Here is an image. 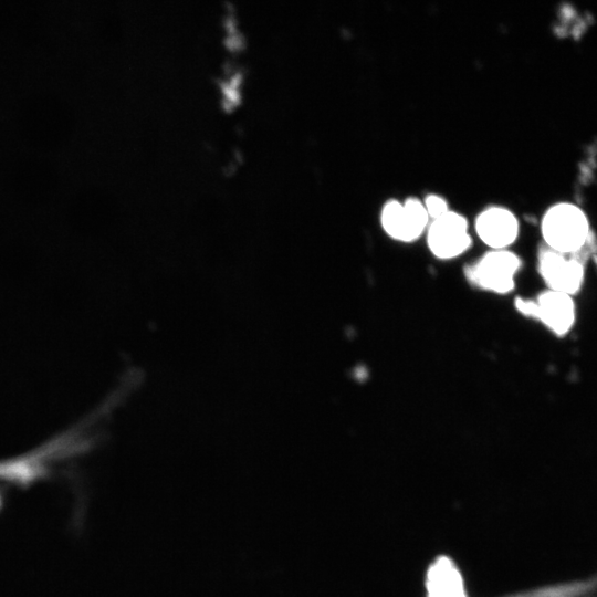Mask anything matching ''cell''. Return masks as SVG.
Listing matches in <instances>:
<instances>
[{"mask_svg":"<svg viewBox=\"0 0 597 597\" xmlns=\"http://www.w3.org/2000/svg\"><path fill=\"white\" fill-rule=\"evenodd\" d=\"M541 233L546 248L564 254L576 255L589 235L588 220L582 209L573 203H557L544 214Z\"/></svg>","mask_w":597,"mask_h":597,"instance_id":"6da1fadb","label":"cell"},{"mask_svg":"<svg viewBox=\"0 0 597 597\" xmlns=\"http://www.w3.org/2000/svg\"><path fill=\"white\" fill-rule=\"evenodd\" d=\"M519 313L543 324L555 336H566L575 326L577 308L574 296L545 289L534 298L516 297Z\"/></svg>","mask_w":597,"mask_h":597,"instance_id":"7a4b0ae2","label":"cell"},{"mask_svg":"<svg viewBox=\"0 0 597 597\" xmlns=\"http://www.w3.org/2000/svg\"><path fill=\"white\" fill-rule=\"evenodd\" d=\"M521 266L520 256L510 249L489 250L465 268L464 275L478 289L503 295L514 290Z\"/></svg>","mask_w":597,"mask_h":597,"instance_id":"3957f363","label":"cell"},{"mask_svg":"<svg viewBox=\"0 0 597 597\" xmlns=\"http://www.w3.org/2000/svg\"><path fill=\"white\" fill-rule=\"evenodd\" d=\"M430 219L423 202L409 197L404 201L390 199L381 208L380 226L392 240L410 243L427 230Z\"/></svg>","mask_w":597,"mask_h":597,"instance_id":"277c9868","label":"cell"},{"mask_svg":"<svg viewBox=\"0 0 597 597\" xmlns=\"http://www.w3.org/2000/svg\"><path fill=\"white\" fill-rule=\"evenodd\" d=\"M427 245L439 260H451L468 251L472 244L468 220L449 210L441 217L430 220L426 230Z\"/></svg>","mask_w":597,"mask_h":597,"instance_id":"5b68a950","label":"cell"},{"mask_svg":"<svg viewBox=\"0 0 597 597\" xmlns=\"http://www.w3.org/2000/svg\"><path fill=\"white\" fill-rule=\"evenodd\" d=\"M537 270L546 289L574 297L585 283L584 263L573 254L543 249L537 256Z\"/></svg>","mask_w":597,"mask_h":597,"instance_id":"8992f818","label":"cell"},{"mask_svg":"<svg viewBox=\"0 0 597 597\" xmlns=\"http://www.w3.org/2000/svg\"><path fill=\"white\" fill-rule=\"evenodd\" d=\"M474 230L490 250H505L517 239L519 221L507 208L490 206L475 218Z\"/></svg>","mask_w":597,"mask_h":597,"instance_id":"52a82bcc","label":"cell"},{"mask_svg":"<svg viewBox=\"0 0 597 597\" xmlns=\"http://www.w3.org/2000/svg\"><path fill=\"white\" fill-rule=\"evenodd\" d=\"M425 588L426 597H468L459 567L446 556L436 558L429 566Z\"/></svg>","mask_w":597,"mask_h":597,"instance_id":"ba28073f","label":"cell"},{"mask_svg":"<svg viewBox=\"0 0 597 597\" xmlns=\"http://www.w3.org/2000/svg\"><path fill=\"white\" fill-rule=\"evenodd\" d=\"M422 202L430 220L437 219L450 210L446 199L439 195L430 193Z\"/></svg>","mask_w":597,"mask_h":597,"instance_id":"9c48e42d","label":"cell"}]
</instances>
